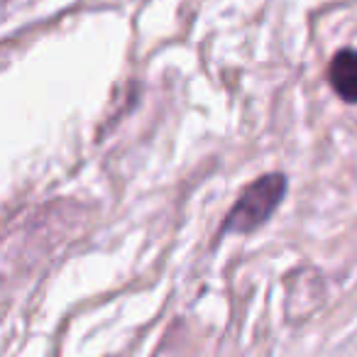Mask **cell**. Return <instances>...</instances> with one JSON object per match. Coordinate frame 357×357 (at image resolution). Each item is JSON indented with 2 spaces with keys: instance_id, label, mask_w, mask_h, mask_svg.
<instances>
[{
  "instance_id": "6da1fadb",
  "label": "cell",
  "mask_w": 357,
  "mask_h": 357,
  "mask_svg": "<svg viewBox=\"0 0 357 357\" xmlns=\"http://www.w3.org/2000/svg\"><path fill=\"white\" fill-rule=\"evenodd\" d=\"M287 189H289V181L282 172H272L259 176L257 181H252L243 191L238 204L228 211V215L223 220V228H220V235L225 233L248 235L252 230L262 228L274 215V211L282 206Z\"/></svg>"
},
{
  "instance_id": "7a4b0ae2",
  "label": "cell",
  "mask_w": 357,
  "mask_h": 357,
  "mask_svg": "<svg viewBox=\"0 0 357 357\" xmlns=\"http://www.w3.org/2000/svg\"><path fill=\"white\" fill-rule=\"evenodd\" d=\"M328 81L345 103L357 105V50L345 47L331 59Z\"/></svg>"
}]
</instances>
